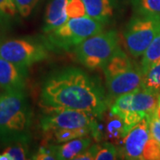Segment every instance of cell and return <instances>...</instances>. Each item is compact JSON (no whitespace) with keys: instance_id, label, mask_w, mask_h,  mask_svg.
<instances>
[{"instance_id":"obj_6","label":"cell","mask_w":160,"mask_h":160,"mask_svg":"<svg viewBox=\"0 0 160 160\" xmlns=\"http://www.w3.org/2000/svg\"><path fill=\"white\" fill-rule=\"evenodd\" d=\"M159 33L160 16L134 14L126 24L123 33L125 46L132 57L137 58L142 55Z\"/></svg>"},{"instance_id":"obj_11","label":"cell","mask_w":160,"mask_h":160,"mask_svg":"<svg viewBox=\"0 0 160 160\" xmlns=\"http://www.w3.org/2000/svg\"><path fill=\"white\" fill-rule=\"evenodd\" d=\"M28 69L20 67L0 56V88L9 92L23 91Z\"/></svg>"},{"instance_id":"obj_23","label":"cell","mask_w":160,"mask_h":160,"mask_svg":"<svg viewBox=\"0 0 160 160\" xmlns=\"http://www.w3.org/2000/svg\"><path fill=\"white\" fill-rule=\"evenodd\" d=\"M31 159L36 160H55L57 159L56 157V146L51 143L45 142L38 151L32 155Z\"/></svg>"},{"instance_id":"obj_20","label":"cell","mask_w":160,"mask_h":160,"mask_svg":"<svg viewBox=\"0 0 160 160\" xmlns=\"http://www.w3.org/2000/svg\"><path fill=\"white\" fill-rule=\"evenodd\" d=\"M132 96L133 92H129L117 97L114 100V102L110 104L109 111L112 114L118 115L122 118H124L132 110Z\"/></svg>"},{"instance_id":"obj_30","label":"cell","mask_w":160,"mask_h":160,"mask_svg":"<svg viewBox=\"0 0 160 160\" xmlns=\"http://www.w3.org/2000/svg\"><path fill=\"white\" fill-rule=\"evenodd\" d=\"M156 117L160 120V96L159 100H158V107H157V110H156Z\"/></svg>"},{"instance_id":"obj_9","label":"cell","mask_w":160,"mask_h":160,"mask_svg":"<svg viewBox=\"0 0 160 160\" xmlns=\"http://www.w3.org/2000/svg\"><path fill=\"white\" fill-rule=\"evenodd\" d=\"M149 137V119L148 118H144L124 137L120 149L122 158L130 160L142 159L143 149Z\"/></svg>"},{"instance_id":"obj_16","label":"cell","mask_w":160,"mask_h":160,"mask_svg":"<svg viewBox=\"0 0 160 160\" xmlns=\"http://www.w3.org/2000/svg\"><path fill=\"white\" fill-rule=\"evenodd\" d=\"M160 62V33L149 44L143 52L141 62V69L145 75L153 65Z\"/></svg>"},{"instance_id":"obj_32","label":"cell","mask_w":160,"mask_h":160,"mask_svg":"<svg viewBox=\"0 0 160 160\" xmlns=\"http://www.w3.org/2000/svg\"><path fill=\"white\" fill-rule=\"evenodd\" d=\"M0 141H1V140H0Z\"/></svg>"},{"instance_id":"obj_24","label":"cell","mask_w":160,"mask_h":160,"mask_svg":"<svg viewBox=\"0 0 160 160\" xmlns=\"http://www.w3.org/2000/svg\"><path fill=\"white\" fill-rule=\"evenodd\" d=\"M142 159L160 160V143L151 136L145 144Z\"/></svg>"},{"instance_id":"obj_31","label":"cell","mask_w":160,"mask_h":160,"mask_svg":"<svg viewBox=\"0 0 160 160\" xmlns=\"http://www.w3.org/2000/svg\"><path fill=\"white\" fill-rule=\"evenodd\" d=\"M158 120H159V119H158ZM159 122H160V120H159Z\"/></svg>"},{"instance_id":"obj_17","label":"cell","mask_w":160,"mask_h":160,"mask_svg":"<svg viewBox=\"0 0 160 160\" xmlns=\"http://www.w3.org/2000/svg\"><path fill=\"white\" fill-rule=\"evenodd\" d=\"M49 136L47 140L52 139L57 142H66L76 138L91 135L89 128H76V129H57L51 132H46Z\"/></svg>"},{"instance_id":"obj_26","label":"cell","mask_w":160,"mask_h":160,"mask_svg":"<svg viewBox=\"0 0 160 160\" xmlns=\"http://www.w3.org/2000/svg\"><path fill=\"white\" fill-rule=\"evenodd\" d=\"M16 11L13 0H0V21H6L14 17Z\"/></svg>"},{"instance_id":"obj_4","label":"cell","mask_w":160,"mask_h":160,"mask_svg":"<svg viewBox=\"0 0 160 160\" xmlns=\"http://www.w3.org/2000/svg\"><path fill=\"white\" fill-rule=\"evenodd\" d=\"M119 48L118 36L115 30L101 31L84 40L74 48L77 60L88 69H102Z\"/></svg>"},{"instance_id":"obj_15","label":"cell","mask_w":160,"mask_h":160,"mask_svg":"<svg viewBox=\"0 0 160 160\" xmlns=\"http://www.w3.org/2000/svg\"><path fill=\"white\" fill-rule=\"evenodd\" d=\"M92 142V137L86 135V136L70 140L62 145L56 146L57 159H74L77 155L79 154L81 151H83L88 146L91 145Z\"/></svg>"},{"instance_id":"obj_14","label":"cell","mask_w":160,"mask_h":160,"mask_svg":"<svg viewBox=\"0 0 160 160\" xmlns=\"http://www.w3.org/2000/svg\"><path fill=\"white\" fill-rule=\"evenodd\" d=\"M86 15L104 24L113 16V0H83Z\"/></svg>"},{"instance_id":"obj_7","label":"cell","mask_w":160,"mask_h":160,"mask_svg":"<svg viewBox=\"0 0 160 160\" xmlns=\"http://www.w3.org/2000/svg\"><path fill=\"white\" fill-rule=\"evenodd\" d=\"M48 46L31 38H11L0 42V56L15 65L29 69L48 57Z\"/></svg>"},{"instance_id":"obj_25","label":"cell","mask_w":160,"mask_h":160,"mask_svg":"<svg viewBox=\"0 0 160 160\" xmlns=\"http://www.w3.org/2000/svg\"><path fill=\"white\" fill-rule=\"evenodd\" d=\"M69 18L83 17L86 15V10L83 0H69L66 7Z\"/></svg>"},{"instance_id":"obj_3","label":"cell","mask_w":160,"mask_h":160,"mask_svg":"<svg viewBox=\"0 0 160 160\" xmlns=\"http://www.w3.org/2000/svg\"><path fill=\"white\" fill-rule=\"evenodd\" d=\"M109 99L111 102L122 94L142 88L143 81L141 66L132 62L126 52L118 48L103 66Z\"/></svg>"},{"instance_id":"obj_12","label":"cell","mask_w":160,"mask_h":160,"mask_svg":"<svg viewBox=\"0 0 160 160\" xmlns=\"http://www.w3.org/2000/svg\"><path fill=\"white\" fill-rule=\"evenodd\" d=\"M159 96V94L148 91L142 87L133 92L132 110L142 115L143 118H152L156 115Z\"/></svg>"},{"instance_id":"obj_28","label":"cell","mask_w":160,"mask_h":160,"mask_svg":"<svg viewBox=\"0 0 160 160\" xmlns=\"http://www.w3.org/2000/svg\"><path fill=\"white\" fill-rule=\"evenodd\" d=\"M100 143L91 144L83 151H81L79 154L75 157V160H93L95 158V156L99 149Z\"/></svg>"},{"instance_id":"obj_19","label":"cell","mask_w":160,"mask_h":160,"mask_svg":"<svg viewBox=\"0 0 160 160\" xmlns=\"http://www.w3.org/2000/svg\"><path fill=\"white\" fill-rule=\"evenodd\" d=\"M142 87L160 95V62L153 65L144 75Z\"/></svg>"},{"instance_id":"obj_18","label":"cell","mask_w":160,"mask_h":160,"mask_svg":"<svg viewBox=\"0 0 160 160\" xmlns=\"http://www.w3.org/2000/svg\"><path fill=\"white\" fill-rule=\"evenodd\" d=\"M134 14L160 16V0H130Z\"/></svg>"},{"instance_id":"obj_5","label":"cell","mask_w":160,"mask_h":160,"mask_svg":"<svg viewBox=\"0 0 160 160\" xmlns=\"http://www.w3.org/2000/svg\"><path fill=\"white\" fill-rule=\"evenodd\" d=\"M104 23L89 16L70 18L60 28L48 33L46 45L69 51L84 40L102 31Z\"/></svg>"},{"instance_id":"obj_13","label":"cell","mask_w":160,"mask_h":160,"mask_svg":"<svg viewBox=\"0 0 160 160\" xmlns=\"http://www.w3.org/2000/svg\"><path fill=\"white\" fill-rule=\"evenodd\" d=\"M69 0H52L48 4L45 15L44 32L50 33L62 26L69 18L66 12Z\"/></svg>"},{"instance_id":"obj_21","label":"cell","mask_w":160,"mask_h":160,"mask_svg":"<svg viewBox=\"0 0 160 160\" xmlns=\"http://www.w3.org/2000/svg\"><path fill=\"white\" fill-rule=\"evenodd\" d=\"M29 142H14L6 144L3 153L8 157L9 160H24L29 158Z\"/></svg>"},{"instance_id":"obj_22","label":"cell","mask_w":160,"mask_h":160,"mask_svg":"<svg viewBox=\"0 0 160 160\" xmlns=\"http://www.w3.org/2000/svg\"><path fill=\"white\" fill-rule=\"evenodd\" d=\"M118 154V149L113 143L106 142L99 145L95 158L96 160H113L117 159Z\"/></svg>"},{"instance_id":"obj_29","label":"cell","mask_w":160,"mask_h":160,"mask_svg":"<svg viewBox=\"0 0 160 160\" xmlns=\"http://www.w3.org/2000/svg\"><path fill=\"white\" fill-rule=\"evenodd\" d=\"M149 119V132L150 136L160 143V122L156 115Z\"/></svg>"},{"instance_id":"obj_27","label":"cell","mask_w":160,"mask_h":160,"mask_svg":"<svg viewBox=\"0 0 160 160\" xmlns=\"http://www.w3.org/2000/svg\"><path fill=\"white\" fill-rule=\"evenodd\" d=\"M39 0H13L18 12L21 16L29 17Z\"/></svg>"},{"instance_id":"obj_10","label":"cell","mask_w":160,"mask_h":160,"mask_svg":"<svg viewBox=\"0 0 160 160\" xmlns=\"http://www.w3.org/2000/svg\"><path fill=\"white\" fill-rule=\"evenodd\" d=\"M100 117L96 126L91 132L92 139L97 142L105 140L106 142L113 143L115 145L122 144L125 137L124 119L118 115L112 114L110 111L103 118L102 122L101 121Z\"/></svg>"},{"instance_id":"obj_8","label":"cell","mask_w":160,"mask_h":160,"mask_svg":"<svg viewBox=\"0 0 160 160\" xmlns=\"http://www.w3.org/2000/svg\"><path fill=\"white\" fill-rule=\"evenodd\" d=\"M46 110V114L40 118V127L45 132L57 129L76 128H89L92 132L99 118V116L82 110L62 109Z\"/></svg>"},{"instance_id":"obj_1","label":"cell","mask_w":160,"mask_h":160,"mask_svg":"<svg viewBox=\"0 0 160 160\" xmlns=\"http://www.w3.org/2000/svg\"><path fill=\"white\" fill-rule=\"evenodd\" d=\"M40 105L46 109H76L100 117L110 107V101L97 77L67 67L48 76L42 86Z\"/></svg>"},{"instance_id":"obj_2","label":"cell","mask_w":160,"mask_h":160,"mask_svg":"<svg viewBox=\"0 0 160 160\" xmlns=\"http://www.w3.org/2000/svg\"><path fill=\"white\" fill-rule=\"evenodd\" d=\"M32 111L23 91L0 96V140L4 145L14 142H29Z\"/></svg>"}]
</instances>
